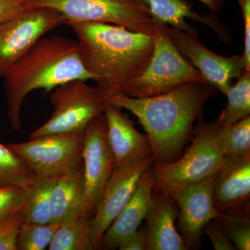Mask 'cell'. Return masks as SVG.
<instances>
[{"label": "cell", "mask_w": 250, "mask_h": 250, "mask_svg": "<svg viewBox=\"0 0 250 250\" xmlns=\"http://www.w3.org/2000/svg\"><path fill=\"white\" fill-rule=\"evenodd\" d=\"M217 93L210 83L192 82L156 96L136 98L118 93L106 101L137 117L150 143L154 163H168L182 155L193 136L194 123Z\"/></svg>", "instance_id": "6da1fadb"}, {"label": "cell", "mask_w": 250, "mask_h": 250, "mask_svg": "<svg viewBox=\"0 0 250 250\" xmlns=\"http://www.w3.org/2000/svg\"><path fill=\"white\" fill-rule=\"evenodd\" d=\"M66 24L76 34L85 70L106 98L141 75L152 58L154 42L149 34L108 23Z\"/></svg>", "instance_id": "7a4b0ae2"}, {"label": "cell", "mask_w": 250, "mask_h": 250, "mask_svg": "<svg viewBox=\"0 0 250 250\" xmlns=\"http://www.w3.org/2000/svg\"><path fill=\"white\" fill-rule=\"evenodd\" d=\"M8 118L11 127L21 130V106L33 90L52 91L75 80H93L81 59L77 41L59 36L41 37L4 75Z\"/></svg>", "instance_id": "3957f363"}, {"label": "cell", "mask_w": 250, "mask_h": 250, "mask_svg": "<svg viewBox=\"0 0 250 250\" xmlns=\"http://www.w3.org/2000/svg\"><path fill=\"white\" fill-rule=\"evenodd\" d=\"M216 121H200L194 127L191 145L179 159L168 163H154V188L173 197L188 188L215 175L225 155L217 139Z\"/></svg>", "instance_id": "277c9868"}, {"label": "cell", "mask_w": 250, "mask_h": 250, "mask_svg": "<svg viewBox=\"0 0 250 250\" xmlns=\"http://www.w3.org/2000/svg\"><path fill=\"white\" fill-rule=\"evenodd\" d=\"M167 27L157 24L152 35L154 48L150 62L141 75L125 83L120 93L131 98H149L167 93L183 83H208L174 46Z\"/></svg>", "instance_id": "5b68a950"}, {"label": "cell", "mask_w": 250, "mask_h": 250, "mask_svg": "<svg viewBox=\"0 0 250 250\" xmlns=\"http://www.w3.org/2000/svg\"><path fill=\"white\" fill-rule=\"evenodd\" d=\"M22 6L23 9L56 10L65 18L67 23H108L151 36L158 24L136 0H22Z\"/></svg>", "instance_id": "8992f818"}, {"label": "cell", "mask_w": 250, "mask_h": 250, "mask_svg": "<svg viewBox=\"0 0 250 250\" xmlns=\"http://www.w3.org/2000/svg\"><path fill=\"white\" fill-rule=\"evenodd\" d=\"M75 80L54 88L50 95L54 111L48 121L33 131L30 139L46 135L83 132L90 122L103 114L107 101L98 86Z\"/></svg>", "instance_id": "52a82bcc"}, {"label": "cell", "mask_w": 250, "mask_h": 250, "mask_svg": "<svg viewBox=\"0 0 250 250\" xmlns=\"http://www.w3.org/2000/svg\"><path fill=\"white\" fill-rule=\"evenodd\" d=\"M7 146L37 177L59 178L83 161L84 131L46 135Z\"/></svg>", "instance_id": "ba28073f"}, {"label": "cell", "mask_w": 250, "mask_h": 250, "mask_svg": "<svg viewBox=\"0 0 250 250\" xmlns=\"http://www.w3.org/2000/svg\"><path fill=\"white\" fill-rule=\"evenodd\" d=\"M67 20L49 8L23 9L14 17L0 23V77L47 32Z\"/></svg>", "instance_id": "9c48e42d"}, {"label": "cell", "mask_w": 250, "mask_h": 250, "mask_svg": "<svg viewBox=\"0 0 250 250\" xmlns=\"http://www.w3.org/2000/svg\"><path fill=\"white\" fill-rule=\"evenodd\" d=\"M82 158L84 171L80 215L90 218L115 168L104 113L95 118L85 128Z\"/></svg>", "instance_id": "30bf717a"}, {"label": "cell", "mask_w": 250, "mask_h": 250, "mask_svg": "<svg viewBox=\"0 0 250 250\" xmlns=\"http://www.w3.org/2000/svg\"><path fill=\"white\" fill-rule=\"evenodd\" d=\"M154 162L152 155L130 165L115 167L88 223L95 250H99L104 234L129 201L141 174Z\"/></svg>", "instance_id": "8fae6325"}, {"label": "cell", "mask_w": 250, "mask_h": 250, "mask_svg": "<svg viewBox=\"0 0 250 250\" xmlns=\"http://www.w3.org/2000/svg\"><path fill=\"white\" fill-rule=\"evenodd\" d=\"M167 33L174 46L202 74L206 81L226 95L233 79H238L246 70L240 56L223 57L206 47L197 34H189L172 27H167Z\"/></svg>", "instance_id": "7c38bea8"}, {"label": "cell", "mask_w": 250, "mask_h": 250, "mask_svg": "<svg viewBox=\"0 0 250 250\" xmlns=\"http://www.w3.org/2000/svg\"><path fill=\"white\" fill-rule=\"evenodd\" d=\"M216 174L174 198L179 207V229L188 250L200 249L205 225L223 215L215 209L212 197Z\"/></svg>", "instance_id": "4fadbf2b"}, {"label": "cell", "mask_w": 250, "mask_h": 250, "mask_svg": "<svg viewBox=\"0 0 250 250\" xmlns=\"http://www.w3.org/2000/svg\"><path fill=\"white\" fill-rule=\"evenodd\" d=\"M212 197L220 214L250 209V154L225 156L215 177Z\"/></svg>", "instance_id": "5bb4252c"}, {"label": "cell", "mask_w": 250, "mask_h": 250, "mask_svg": "<svg viewBox=\"0 0 250 250\" xmlns=\"http://www.w3.org/2000/svg\"><path fill=\"white\" fill-rule=\"evenodd\" d=\"M108 144L114 157L115 167L139 162L152 155L147 135L135 128L127 115L108 103L104 108Z\"/></svg>", "instance_id": "9a60e30c"}, {"label": "cell", "mask_w": 250, "mask_h": 250, "mask_svg": "<svg viewBox=\"0 0 250 250\" xmlns=\"http://www.w3.org/2000/svg\"><path fill=\"white\" fill-rule=\"evenodd\" d=\"M154 189L152 166L145 171L129 201L104 233L99 250L119 248L136 232L146 218Z\"/></svg>", "instance_id": "2e32d148"}, {"label": "cell", "mask_w": 250, "mask_h": 250, "mask_svg": "<svg viewBox=\"0 0 250 250\" xmlns=\"http://www.w3.org/2000/svg\"><path fill=\"white\" fill-rule=\"evenodd\" d=\"M179 207L173 197L154 188L146 213L147 250H188L175 227Z\"/></svg>", "instance_id": "e0dca14e"}, {"label": "cell", "mask_w": 250, "mask_h": 250, "mask_svg": "<svg viewBox=\"0 0 250 250\" xmlns=\"http://www.w3.org/2000/svg\"><path fill=\"white\" fill-rule=\"evenodd\" d=\"M143 5L157 24L170 25L180 30L197 34L196 29L186 22L187 18L201 22L211 28L220 40L231 43L229 31L213 15H199L192 10V4L187 0H136Z\"/></svg>", "instance_id": "ac0fdd59"}, {"label": "cell", "mask_w": 250, "mask_h": 250, "mask_svg": "<svg viewBox=\"0 0 250 250\" xmlns=\"http://www.w3.org/2000/svg\"><path fill=\"white\" fill-rule=\"evenodd\" d=\"M83 161L57 179L51 192V222L62 223L81 214L83 194Z\"/></svg>", "instance_id": "d6986e66"}, {"label": "cell", "mask_w": 250, "mask_h": 250, "mask_svg": "<svg viewBox=\"0 0 250 250\" xmlns=\"http://www.w3.org/2000/svg\"><path fill=\"white\" fill-rule=\"evenodd\" d=\"M79 215L59 223L47 249L49 250H93L89 220Z\"/></svg>", "instance_id": "ffe728a7"}, {"label": "cell", "mask_w": 250, "mask_h": 250, "mask_svg": "<svg viewBox=\"0 0 250 250\" xmlns=\"http://www.w3.org/2000/svg\"><path fill=\"white\" fill-rule=\"evenodd\" d=\"M58 178L37 177L31 184L30 190L21 212L24 222L47 224L51 222V192Z\"/></svg>", "instance_id": "44dd1931"}, {"label": "cell", "mask_w": 250, "mask_h": 250, "mask_svg": "<svg viewBox=\"0 0 250 250\" xmlns=\"http://www.w3.org/2000/svg\"><path fill=\"white\" fill-rule=\"evenodd\" d=\"M237 83L231 85L225 96L228 103L216 120L219 125L226 126L250 116V71L245 70Z\"/></svg>", "instance_id": "7402d4cb"}, {"label": "cell", "mask_w": 250, "mask_h": 250, "mask_svg": "<svg viewBox=\"0 0 250 250\" xmlns=\"http://www.w3.org/2000/svg\"><path fill=\"white\" fill-rule=\"evenodd\" d=\"M217 122V121H216ZM217 139L225 156H239L250 154V116L232 125H219Z\"/></svg>", "instance_id": "603a6c76"}, {"label": "cell", "mask_w": 250, "mask_h": 250, "mask_svg": "<svg viewBox=\"0 0 250 250\" xmlns=\"http://www.w3.org/2000/svg\"><path fill=\"white\" fill-rule=\"evenodd\" d=\"M35 178L21 158L7 145L0 143V186L31 184Z\"/></svg>", "instance_id": "cb8c5ba5"}, {"label": "cell", "mask_w": 250, "mask_h": 250, "mask_svg": "<svg viewBox=\"0 0 250 250\" xmlns=\"http://www.w3.org/2000/svg\"><path fill=\"white\" fill-rule=\"evenodd\" d=\"M59 223L39 224L23 222L18 231L17 250H44L49 243Z\"/></svg>", "instance_id": "d4e9b609"}, {"label": "cell", "mask_w": 250, "mask_h": 250, "mask_svg": "<svg viewBox=\"0 0 250 250\" xmlns=\"http://www.w3.org/2000/svg\"><path fill=\"white\" fill-rule=\"evenodd\" d=\"M215 220L221 225L236 250H250V209L223 214Z\"/></svg>", "instance_id": "484cf974"}, {"label": "cell", "mask_w": 250, "mask_h": 250, "mask_svg": "<svg viewBox=\"0 0 250 250\" xmlns=\"http://www.w3.org/2000/svg\"><path fill=\"white\" fill-rule=\"evenodd\" d=\"M31 185L0 186V221L7 220L22 209Z\"/></svg>", "instance_id": "4316f807"}, {"label": "cell", "mask_w": 250, "mask_h": 250, "mask_svg": "<svg viewBox=\"0 0 250 250\" xmlns=\"http://www.w3.org/2000/svg\"><path fill=\"white\" fill-rule=\"evenodd\" d=\"M24 222L21 210L0 221V250H17V239L20 227Z\"/></svg>", "instance_id": "83f0119b"}, {"label": "cell", "mask_w": 250, "mask_h": 250, "mask_svg": "<svg viewBox=\"0 0 250 250\" xmlns=\"http://www.w3.org/2000/svg\"><path fill=\"white\" fill-rule=\"evenodd\" d=\"M203 232L211 242L213 249L215 250H234V246L229 239L225 230L215 220H210L205 225Z\"/></svg>", "instance_id": "f1b7e54d"}, {"label": "cell", "mask_w": 250, "mask_h": 250, "mask_svg": "<svg viewBox=\"0 0 250 250\" xmlns=\"http://www.w3.org/2000/svg\"><path fill=\"white\" fill-rule=\"evenodd\" d=\"M245 23V49L242 56L246 70L250 71V0H238Z\"/></svg>", "instance_id": "f546056e"}, {"label": "cell", "mask_w": 250, "mask_h": 250, "mask_svg": "<svg viewBox=\"0 0 250 250\" xmlns=\"http://www.w3.org/2000/svg\"><path fill=\"white\" fill-rule=\"evenodd\" d=\"M147 236L146 226L133 233L124 244L119 247L120 250H147Z\"/></svg>", "instance_id": "4dcf8cb0"}, {"label": "cell", "mask_w": 250, "mask_h": 250, "mask_svg": "<svg viewBox=\"0 0 250 250\" xmlns=\"http://www.w3.org/2000/svg\"><path fill=\"white\" fill-rule=\"evenodd\" d=\"M22 0H0V23L11 19L22 11Z\"/></svg>", "instance_id": "1f68e13d"}, {"label": "cell", "mask_w": 250, "mask_h": 250, "mask_svg": "<svg viewBox=\"0 0 250 250\" xmlns=\"http://www.w3.org/2000/svg\"><path fill=\"white\" fill-rule=\"evenodd\" d=\"M213 12H218L223 7L226 0H199Z\"/></svg>", "instance_id": "d6a6232c"}]
</instances>
